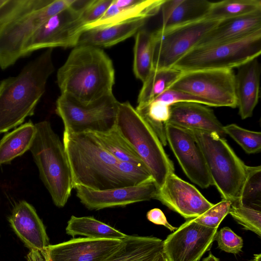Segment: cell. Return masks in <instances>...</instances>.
I'll return each mask as SVG.
<instances>
[{
	"mask_svg": "<svg viewBox=\"0 0 261 261\" xmlns=\"http://www.w3.org/2000/svg\"><path fill=\"white\" fill-rule=\"evenodd\" d=\"M63 143L73 189L81 186L102 191L138 185L121 172L119 166L120 161L99 144L93 133H64Z\"/></svg>",
	"mask_w": 261,
	"mask_h": 261,
	"instance_id": "1",
	"label": "cell"
},
{
	"mask_svg": "<svg viewBox=\"0 0 261 261\" xmlns=\"http://www.w3.org/2000/svg\"><path fill=\"white\" fill-rule=\"evenodd\" d=\"M75 0H6L0 8V67L5 70L24 57V46L47 19Z\"/></svg>",
	"mask_w": 261,
	"mask_h": 261,
	"instance_id": "2",
	"label": "cell"
},
{
	"mask_svg": "<svg viewBox=\"0 0 261 261\" xmlns=\"http://www.w3.org/2000/svg\"><path fill=\"white\" fill-rule=\"evenodd\" d=\"M53 48L26 64L15 76L0 82V134L21 124L33 115L54 72Z\"/></svg>",
	"mask_w": 261,
	"mask_h": 261,
	"instance_id": "3",
	"label": "cell"
},
{
	"mask_svg": "<svg viewBox=\"0 0 261 261\" xmlns=\"http://www.w3.org/2000/svg\"><path fill=\"white\" fill-rule=\"evenodd\" d=\"M57 79L61 94L90 102L113 94L115 71L102 49L78 45L58 69Z\"/></svg>",
	"mask_w": 261,
	"mask_h": 261,
	"instance_id": "4",
	"label": "cell"
},
{
	"mask_svg": "<svg viewBox=\"0 0 261 261\" xmlns=\"http://www.w3.org/2000/svg\"><path fill=\"white\" fill-rule=\"evenodd\" d=\"M35 126L36 133L30 150L54 203L58 207H64L73 188L63 143L49 121H42Z\"/></svg>",
	"mask_w": 261,
	"mask_h": 261,
	"instance_id": "5",
	"label": "cell"
},
{
	"mask_svg": "<svg viewBox=\"0 0 261 261\" xmlns=\"http://www.w3.org/2000/svg\"><path fill=\"white\" fill-rule=\"evenodd\" d=\"M116 126L160 188L174 167L154 130L128 101L119 102Z\"/></svg>",
	"mask_w": 261,
	"mask_h": 261,
	"instance_id": "6",
	"label": "cell"
},
{
	"mask_svg": "<svg viewBox=\"0 0 261 261\" xmlns=\"http://www.w3.org/2000/svg\"><path fill=\"white\" fill-rule=\"evenodd\" d=\"M200 146L212 185L222 199L239 201L247 167L226 141L215 133L190 130Z\"/></svg>",
	"mask_w": 261,
	"mask_h": 261,
	"instance_id": "7",
	"label": "cell"
},
{
	"mask_svg": "<svg viewBox=\"0 0 261 261\" xmlns=\"http://www.w3.org/2000/svg\"><path fill=\"white\" fill-rule=\"evenodd\" d=\"M261 53V30L239 40L196 46L172 68L181 72L206 69H232L258 58Z\"/></svg>",
	"mask_w": 261,
	"mask_h": 261,
	"instance_id": "8",
	"label": "cell"
},
{
	"mask_svg": "<svg viewBox=\"0 0 261 261\" xmlns=\"http://www.w3.org/2000/svg\"><path fill=\"white\" fill-rule=\"evenodd\" d=\"M119 103L113 94L90 102L61 94L56 111L62 120L65 133H103L116 126Z\"/></svg>",
	"mask_w": 261,
	"mask_h": 261,
	"instance_id": "9",
	"label": "cell"
},
{
	"mask_svg": "<svg viewBox=\"0 0 261 261\" xmlns=\"http://www.w3.org/2000/svg\"><path fill=\"white\" fill-rule=\"evenodd\" d=\"M169 89L197 96L204 100L207 106L237 107L235 73L232 69L181 72Z\"/></svg>",
	"mask_w": 261,
	"mask_h": 261,
	"instance_id": "10",
	"label": "cell"
},
{
	"mask_svg": "<svg viewBox=\"0 0 261 261\" xmlns=\"http://www.w3.org/2000/svg\"><path fill=\"white\" fill-rule=\"evenodd\" d=\"M220 21L203 18L168 29L155 31L153 68H172Z\"/></svg>",
	"mask_w": 261,
	"mask_h": 261,
	"instance_id": "11",
	"label": "cell"
},
{
	"mask_svg": "<svg viewBox=\"0 0 261 261\" xmlns=\"http://www.w3.org/2000/svg\"><path fill=\"white\" fill-rule=\"evenodd\" d=\"M78 1L75 0L72 6L53 15L37 29L24 46V57L42 48L77 46L85 30L80 17L84 1L82 4H78Z\"/></svg>",
	"mask_w": 261,
	"mask_h": 261,
	"instance_id": "12",
	"label": "cell"
},
{
	"mask_svg": "<svg viewBox=\"0 0 261 261\" xmlns=\"http://www.w3.org/2000/svg\"><path fill=\"white\" fill-rule=\"evenodd\" d=\"M217 229L188 219L163 241V252L168 261H198L211 248Z\"/></svg>",
	"mask_w": 261,
	"mask_h": 261,
	"instance_id": "13",
	"label": "cell"
},
{
	"mask_svg": "<svg viewBox=\"0 0 261 261\" xmlns=\"http://www.w3.org/2000/svg\"><path fill=\"white\" fill-rule=\"evenodd\" d=\"M165 130L167 142L189 179L203 189L213 185L203 154L192 132L169 123L165 124Z\"/></svg>",
	"mask_w": 261,
	"mask_h": 261,
	"instance_id": "14",
	"label": "cell"
},
{
	"mask_svg": "<svg viewBox=\"0 0 261 261\" xmlns=\"http://www.w3.org/2000/svg\"><path fill=\"white\" fill-rule=\"evenodd\" d=\"M123 244V240L73 238L40 252L45 261H106Z\"/></svg>",
	"mask_w": 261,
	"mask_h": 261,
	"instance_id": "15",
	"label": "cell"
},
{
	"mask_svg": "<svg viewBox=\"0 0 261 261\" xmlns=\"http://www.w3.org/2000/svg\"><path fill=\"white\" fill-rule=\"evenodd\" d=\"M153 199L159 200L187 219L201 215L214 204L196 188L181 179L174 172L167 176Z\"/></svg>",
	"mask_w": 261,
	"mask_h": 261,
	"instance_id": "16",
	"label": "cell"
},
{
	"mask_svg": "<svg viewBox=\"0 0 261 261\" xmlns=\"http://www.w3.org/2000/svg\"><path fill=\"white\" fill-rule=\"evenodd\" d=\"M80 202L90 210L123 206L153 199L159 188L153 180L129 187L97 191L83 186L74 187Z\"/></svg>",
	"mask_w": 261,
	"mask_h": 261,
	"instance_id": "17",
	"label": "cell"
},
{
	"mask_svg": "<svg viewBox=\"0 0 261 261\" xmlns=\"http://www.w3.org/2000/svg\"><path fill=\"white\" fill-rule=\"evenodd\" d=\"M166 123L189 130L215 133L223 138L226 135L213 110L197 102H180L171 105Z\"/></svg>",
	"mask_w": 261,
	"mask_h": 261,
	"instance_id": "18",
	"label": "cell"
},
{
	"mask_svg": "<svg viewBox=\"0 0 261 261\" xmlns=\"http://www.w3.org/2000/svg\"><path fill=\"white\" fill-rule=\"evenodd\" d=\"M9 221L12 229L30 250H43L49 245L45 227L34 207L24 200L14 207Z\"/></svg>",
	"mask_w": 261,
	"mask_h": 261,
	"instance_id": "19",
	"label": "cell"
},
{
	"mask_svg": "<svg viewBox=\"0 0 261 261\" xmlns=\"http://www.w3.org/2000/svg\"><path fill=\"white\" fill-rule=\"evenodd\" d=\"M237 69L235 74L237 107L240 117L245 119L252 116L258 101L260 65L256 58Z\"/></svg>",
	"mask_w": 261,
	"mask_h": 261,
	"instance_id": "20",
	"label": "cell"
},
{
	"mask_svg": "<svg viewBox=\"0 0 261 261\" xmlns=\"http://www.w3.org/2000/svg\"><path fill=\"white\" fill-rule=\"evenodd\" d=\"M164 1L113 0L102 17L85 30L136 19H147L158 13Z\"/></svg>",
	"mask_w": 261,
	"mask_h": 261,
	"instance_id": "21",
	"label": "cell"
},
{
	"mask_svg": "<svg viewBox=\"0 0 261 261\" xmlns=\"http://www.w3.org/2000/svg\"><path fill=\"white\" fill-rule=\"evenodd\" d=\"M259 30H261V11L223 20L204 36L196 46L236 41Z\"/></svg>",
	"mask_w": 261,
	"mask_h": 261,
	"instance_id": "22",
	"label": "cell"
},
{
	"mask_svg": "<svg viewBox=\"0 0 261 261\" xmlns=\"http://www.w3.org/2000/svg\"><path fill=\"white\" fill-rule=\"evenodd\" d=\"M147 19L140 18L84 30L78 45H87L100 48L113 46L130 38L141 30Z\"/></svg>",
	"mask_w": 261,
	"mask_h": 261,
	"instance_id": "23",
	"label": "cell"
},
{
	"mask_svg": "<svg viewBox=\"0 0 261 261\" xmlns=\"http://www.w3.org/2000/svg\"><path fill=\"white\" fill-rule=\"evenodd\" d=\"M122 246L106 261H152L163 252V241L154 237L126 235Z\"/></svg>",
	"mask_w": 261,
	"mask_h": 261,
	"instance_id": "24",
	"label": "cell"
},
{
	"mask_svg": "<svg viewBox=\"0 0 261 261\" xmlns=\"http://www.w3.org/2000/svg\"><path fill=\"white\" fill-rule=\"evenodd\" d=\"M36 133L31 121L6 134L0 141V165L10 163L30 150Z\"/></svg>",
	"mask_w": 261,
	"mask_h": 261,
	"instance_id": "25",
	"label": "cell"
},
{
	"mask_svg": "<svg viewBox=\"0 0 261 261\" xmlns=\"http://www.w3.org/2000/svg\"><path fill=\"white\" fill-rule=\"evenodd\" d=\"M66 232L73 238L76 236L85 238L123 240L126 234L93 217L71 216L67 222Z\"/></svg>",
	"mask_w": 261,
	"mask_h": 261,
	"instance_id": "26",
	"label": "cell"
},
{
	"mask_svg": "<svg viewBox=\"0 0 261 261\" xmlns=\"http://www.w3.org/2000/svg\"><path fill=\"white\" fill-rule=\"evenodd\" d=\"M155 43V31L141 29L136 34L133 70L136 77L142 83L153 68Z\"/></svg>",
	"mask_w": 261,
	"mask_h": 261,
	"instance_id": "27",
	"label": "cell"
},
{
	"mask_svg": "<svg viewBox=\"0 0 261 261\" xmlns=\"http://www.w3.org/2000/svg\"><path fill=\"white\" fill-rule=\"evenodd\" d=\"M181 72L174 68H153L146 80L138 97L137 109L144 107L155 99L178 78Z\"/></svg>",
	"mask_w": 261,
	"mask_h": 261,
	"instance_id": "28",
	"label": "cell"
},
{
	"mask_svg": "<svg viewBox=\"0 0 261 261\" xmlns=\"http://www.w3.org/2000/svg\"><path fill=\"white\" fill-rule=\"evenodd\" d=\"M93 134L99 144L118 161L147 168L116 126L106 133Z\"/></svg>",
	"mask_w": 261,
	"mask_h": 261,
	"instance_id": "29",
	"label": "cell"
},
{
	"mask_svg": "<svg viewBox=\"0 0 261 261\" xmlns=\"http://www.w3.org/2000/svg\"><path fill=\"white\" fill-rule=\"evenodd\" d=\"M261 11L260 0H226L212 2L205 18L221 21Z\"/></svg>",
	"mask_w": 261,
	"mask_h": 261,
	"instance_id": "30",
	"label": "cell"
},
{
	"mask_svg": "<svg viewBox=\"0 0 261 261\" xmlns=\"http://www.w3.org/2000/svg\"><path fill=\"white\" fill-rule=\"evenodd\" d=\"M211 3L206 0H181L161 28L168 29L205 18Z\"/></svg>",
	"mask_w": 261,
	"mask_h": 261,
	"instance_id": "31",
	"label": "cell"
},
{
	"mask_svg": "<svg viewBox=\"0 0 261 261\" xmlns=\"http://www.w3.org/2000/svg\"><path fill=\"white\" fill-rule=\"evenodd\" d=\"M229 214L243 228L261 237L260 210L243 204L241 201L231 202Z\"/></svg>",
	"mask_w": 261,
	"mask_h": 261,
	"instance_id": "32",
	"label": "cell"
},
{
	"mask_svg": "<svg viewBox=\"0 0 261 261\" xmlns=\"http://www.w3.org/2000/svg\"><path fill=\"white\" fill-rule=\"evenodd\" d=\"M261 166H248L246 178L241 193L240 201L260 207Z\"/></svg>",
	"mask_w": 261,
	"mask_h": 261,
	"instance_id": "33",
	"label": "cell"
},
{
	"mask_svg": "<svg viewBox=\"0 0 261 261\" xmlns=\"http://www.w3.org/2000/svg\"><path fill=\"white\" fill-rule=\"evenodd\" d=\"M225 134L232 138L247 153L260 152L261 150V133L243 128L237 124L223 126Z\"/></svg>",
	"mask_w": 261,
	"mask_h": 261,
	"instance_id": "34",
	"label": "cell"
},
{
	"mask_svg": "<svg viewBox=\"0 0 261 261\" xmlns=\"http://www.w3.org/2000/svg\"><path fill=\"white\" fill-rule=\"evenodd\" d=\"M231 202L222 199L201 215L193 218L197 223L201 225L217 228L226 216L229 214Z\"/></svg>",
	"mask_w": 261,
	"mask_h": 261,
	"instance_id": "35",
	"label": "cell"
},
{
	"mask_svg": "<svg viewBox=\"0 0 261 261\" xmlns=\"http://www.w3.org/2000/svg\"><path fill=\"white\" fill-rule=\"evenodd\" d=\"M113 0L85 1L80 17L85 28L96 22L104 15Z\"/></svg>",
	"mask_w": 261,
	"mask_h": 261,
	"instance_id": "36",
	"label": "cell"
},
{
	"mask_svg": "<svg viewBox=\"0 0 261 261\" xmlns=\"http://www.w3.org/2000/svg\"><path fill=\"white\" fill-rule=\"evenodd\" d=\"M215 240L221 250L234 254L239 253L243 246V239L228 227H223L217 231Z\"/></svg>",
	"mask_w": 261,
	"mask_h": 261,
	"instance_id": "37",
	"label": "cell"
},
{
	"mask_svg": "<svg viewBox=\"0 0 261 261\" xmlns=\"http://www.w3.org/2000/svg\"><path fill=\"white\" fill-rule=\"evenodd\" d=\"M165 105H171L180 102H193L207 106V103L203 99L183 91L168 89L157 97L155 99Z\"/></svg>",
	"mask_w": 261,
	"mask_h": 261,
	"instance_id": "38",
	"label": "cell"
},
{
	"mask_svg": "<svg viewBox=\"0 0 261 261\" xmlns=\"http://www.w3.org/2000/svg\"><path fill=\"white\" fill-rule=\"evenodd\" d=\"M146 217L149 221L157 225H163L170 231L177 229L168 222L164 214L159 208H154L150 210L147 212Z\"/></svg>",
	"mask_w": 261,
	"mask_h": 261,
	"instance_id": "39",
	"label": "cell"
},
{
	"mask_svg": "<svg viewBox=\"0 0 261 261\" xmlns=\"http://www.w3.org/2000/svg\"><path fill=\"white\" fill-rule=\"evenodd\" d=\"M181 0H165L161 7L162 25L165 24L169 17L180 3Z\"/></svg>",
	"mask_w": 261,
	"mask_h": 261,
	"instance_id": "40",
	"label": "cell"
},
{
	"mask_svg": "<svg viewBox=\"0 0 261 261\" xmlns=\"http://www.w3.org/2000/svg\"><path fill=\"white\" fill-rule=\"evenodd\" d=\"M27 261H45L40 251L30 250L26 257Z\"/></svg>",
	"mask_w": 261,
	"mask_h": 261,
	"instance_id": "41",
	"label": "cell"
},
{
	"mask_svg": "<svg viewBox=\"0 0 261 261\" xmlns=\"http://www.w3.org/2000/svg\"><path fill=\"white\" fill-rule=\"evenodd\" d=\"M202 261H220V259L215 257L212 253H210L205 258L203 259Z\"/></svg>",
	"mask_w": 261,
	"mask_h": 261,
	"instance_id": "42",
	"label": "cell"
},
{
	"mask_svg": "<svg viewBox=\"0 0 261 261\" xmlns=\"http://www.w3.org/2000/svg\"><path fill=\"white\" fill-rule=\"evenodd\" d=\"M152 261H168L163 252L160 253Z\"/></svg>",
	"mask_w": 261,
	"mask_h": 261,
	"instance_id": "43",
	"label": "cell"
},
{
	"mask_svg": "<svg viewBox=\"0 0 261 261\" xmlns=\"http://www.w3.org/2000/svg\"><path fill=\"white\" fill-rule=\"evenodd\" d=\"M253 261H261V254H254Z\"/></svg>",
	"mask_w": 261,
	"mask_h": 261,
	"instance_id": "44",
	"label": "cell"
},
{
	"mask_svg": "<svg viewBox=\"0 0 261 261\" xmlns=\"http://www.w3.org/2000/svg\"><path fill=\"white\" fill-rule=\"evenodd\" d=\"M6 2V0H0V8L3 6Z\"/></svg>",
	"mask_w": 261,
	"mask_h": 261,
	"instance_id": "45",
	"label": "cell"
}]
</instances>
